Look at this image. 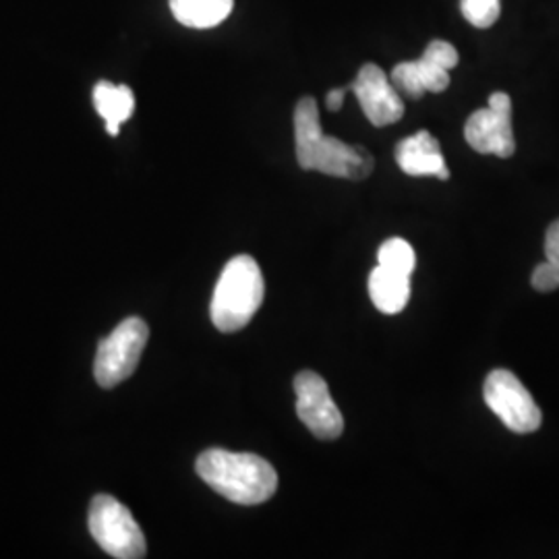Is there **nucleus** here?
<instances>
[{
    "label": "nucleus",
    "instance_id": "nucleus-3",
    "mask_svg": "<svg viewBox=\"0 0 559 559\" xmlns=\"http://www.w3.org/2000/svg\"><path fill=\"white\" fill-rule=\"evenodd\" d=\"M265 297V284L258 261L249 255H237L222 270L216 284L210 316L221 332H239L253 316Z\"/></svg>",
    "mask_w": 559,
    "mask_h": 559
},
{
    "label": "nucleus",
    "instance_id": "nucleus-15",
    "mask_svg": "<svg viewBox=\"0 0 559 559\" xmlns=\"http://www.w3.org/2000/svg\"><path fill=\"white\" fill-rule=\"evenodd\" d=\"M378 265L388 267L392 272L404 274V276H411L415 272V267H417L415 249L411 247L408 240L400 239V237L388 239L380 247Z\"/></svg>",
    "mask_w": 559,
    "mask_h": 559
},
{
    "label": "nucleus",
    "instance_id": "nucleus-10",
    "mask_svg": "<svg viewBox=\"0 0 559 559\" xmlns=\"http://www.w3.org/2000/svg\"><path fill=\"white\" fill-rule=\"evenodd\" d=\"M400 170L408 177H436L450 179V168L441 154L440 141L429 131H419L396 145Z\"/></svg>",
    "mask_w": 559,
    "mask_h": 559
},
{
    "label": "nucleus",
    "instance_id": "nucleus-2",
    "mask_svg": "<svg viewBox=\"0 0 559 559\" xmlns=\"http://www.w3.org/2000/svg\"><path fill=\"white\" fill-rule=\"evenodd\" d=\"M198 475L222 498L240 506H258L278 489V475L267 460L255 454L210 448L198 459Z\"/></svg>",
    "mask_w": 559,
    "mask_h": 559
},
{
    "label": "nucleus",
    "instance_id": "nucleus-19",
    "mask_svg": "<svg viewBox=\"0 0 559 559\" xmlns=\"http://www.w3.org/2000/svg\"><path fill=\"white\" fill-rule=\"evenodd\" d=\"M545 255L547 260L554 261L559 265V221L554 222L547 228V237H545Z\"/></svg>",
    "mask_w": 559,
    "mask_h": 559
},
{
    "label": "nucleus",
    "instance_id": "nucleus-8",
    "mask_svg": "<svg viewBox=\"0 0 559 559\" xmlns=\"http://www.w3.org/2000/svg\"><path fill=\"white\" fill-rule=\"evenodd\" d=\"M297 415L302 425L320 440H338L344 431V419L325 380L313 371H300L295 378Z\"/></svg>",
    "mask_w": 559,
    "mask_h": 559
},
{
    "label": "nucleus",
    "instance_id": "nucleus-7",
    "mask_svg": "<svg viewBox=\"0 0 559 559\" xmlns=\"http://www.w3.org/2000/svg\"><path fill=\"white\" fill-rule=\"evenodd\" d=\"M464 138L466 143L479 154L510 158L516 152L510 96L503 92L491 94L489 106L473 112L466 120Z\"/></svg>",
    "mask_w": 559,
    "mask_h": 559
},
{
    "label": "nucleus",
    "instance_id": "nucleus-9",
    "mask_svg": "<svg viewBox=\"0 0 559 559\" xmlns=\"http://www.w3.org/2000/svg\"><path fill=\"white\" fill-rule=\"evenodd\" d=\"M348 90L357 96L365 117L373 127H388L404 117V102L399 90L376 62L362 64Z\"/></svg>",
    "mask_w": 559,
    "mask_h": 559
},
{
    "label": "nucleus",
    "instance_id": "nucleus-20",
    "mask_svg": "<svg viewBox=\"0 0 559 559\" xmlns=\"http://www.w3.org/2000/svg\"><path fill=\"white\" fill-rule=\"evenodd\" d=\"M348 92V87H336V90H330L328 96H325V104H328V110L330 112H338L344 104V94Z\"/></svg>",
    "mask_w": 559,
    "mask_h": 559
},
{
    "label": "nucleus",
    "instance_id": "nucleus-11",
    "mask_svg": "<svg viewBox=\"0 0 559 559\" xmlns=\"http://www.w3.org/2000/svg\"><path fill=\"white\" fill-rule=\"evenodd\" d=\"M392 83L402 96L411 100H420L427 92H445L450 85V71L420 57L419 60H406L396 64L392 71Z\"/></svg>",
    "mask_w": 559,
    "mask_h": 559
},
{
    "label": "nucleus",
    "instance_id": "nucleus-12",
    "mask_svg": "<svg viewBox=\"0 0 559 559\" xmlns=\"http://www.w3.org/2000/svg\"><path fill=\"white\" fill-rule=\"evenodd\" d=\"M369 297L381 313L396 316L411 299V276L378 265L369 276Z\"/></svg>",
    "mask_w": 559,
    "mask_h": 559
},
{
    "label": "nucleus",
    "instance_id": "nucleus-14",
    "mask_svg": "<svg viewBox=\"0 0 559 559\" xmlns=\"http://www.w3.org/2000/svg\"><path fill=\"white\" fill-rule=\"evenodd\" d=\"M233 7L235 0H170L175 20L193 29H210L221 25L230 15Z\"/></svg>",
    "mask_w": 559,
    "mask_h": 559
},
{
    "label": "nucleus",
    "instance_id": "nucleus-1",
    "mask_svg": "<svg viewBox=\"0 0 559 559\" xmlns=\"http://www.w3.org/2000/svg\"><path fill=\"white\" fill-rule=\"evenodd\" d=\"M295 145L302 170H318L336 179L362 180L373 173V156L338 138L323 135L320 108L313 98H300L295 108Z\"/></svg>",
    "mask_w": 559,
    "mask_h": 559
},
{
    "label": "nucleus",
    "instance_id": "nucleus-16",
    "mask_svg": "<svg viewBox=\"0 0 559 559\" xmlns=\"http://www.w3.org/2000/svg\"><path fill=\"white\" fill-rule=\"evenodd\" d=\"M460 9L471 25L487 29L500 20L501 0H460Z\"/></svg>",
    "mask_w": 559,
    "mask_h": 559
},
{
    "label": "nucleus",
    "instance_id": "nucleus-4",
    "mask_svg": "<svg viewBox=\"0 0 559 559\" xmlns=\"http://www.w3.org/2000/svg\"><path fill=\"white\" fill-rule=\"evenodd\" d=\"M90 533L102 549L119 559H140L147 545L133 514L112 496H96L90 506Z\"/></svg>",
    "mask_w": 559,
    "mask_h": 559
},
{
    "label": "nucleus",
    "instance_id": "nucleus-6",
    "mask_svg": "<svg viewBox=\"0 0 559 559\" xmlns=\"http://www.w3.org/2000/svg\"><path fill=\"white\" fill-rule=\"evenodd\" d=\"M487 406L514 433H533L540 427V408L522 381L508 369H496L483 385Z\"/></svg>",
    "mask_w": 559,
    "mask_h": 559
},
{
    "label": "nucleus",
    "instance_id": "nucleus-17",
    "mask_svg": "<svg viewBox=\"0 0 559 559\" xmlns=\"http://www.w3.org/2000/svg\"><path fill=\"white\" fill-rule=\"evenodd\" d=\"M423 57L431 62H436L441 69L452 71L459 64V50L450 41L433 40L423 52Z\"/></svg>",
    "mask_w": 559,
    "mask_h": 559
},
{
    "label": "nucleus",
    "instance_id": "nucleus-5",
    "mask_svg": "<svg viewBox=\"0 0 559 559\" xmlns=\"http://www.w3.org/2000/svg\"><path fill=\"white\" fill-rule=\"evenodd\" d=\"M147 338V323L141 318H127L110 336L102 340L94 360V378L102 388H115L135 373Z\"/></svg>",
    "mask_w": 559,
    "mask_h": 559
},
{
    "label": "nucleus",
    "instance_id": "nucleus-18",
    "mask_svg": "<svg viewBox=\"0 0 559 559\" xmlns=\"http://www.w3.org/2000/svg\"><path fill=\"white\" fill-rule=\"evenodd\" d=\"M531 284H533V288H535V290H539V293H554V290H558V263H554V261L549 260L539 263V265L535 267V272H533V278H531Z\"/></svg>",
    "mask_w": 559,
    "mask_h": 559
},
{
    "label": "nucleus",
    "instance_id": "nucleus-13",
    "mask_svg": "<svg viewBox=\"0 0 559 559\" xmlns=\"http://www.w3.org/2000/svg\"><path fill=\"white\" fill-rule=\"evenodd\" d=\"M94 106L106 120V131L110 135H119L120 124L131 119L135 110V96L127 85H112L102 81L94 87Z\"/></svg>",
    "mask_w": 559,
    "mask_h": 559
}]
</instances>
